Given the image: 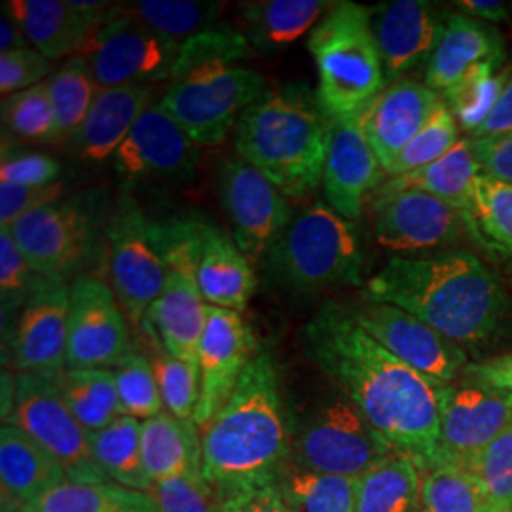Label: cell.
I'll use <instances>...</instances> for the list:
<instances>
[{
	"label": "cell",
	"mask_w": 512,
	"mask_h": 512,
	"mask_svg": "<svg viewBox=\"0 0 512 512\" xmlns=\"http://www.w3.org/2000/svg\"><path fill=\"white\" fill-rule=\"evenodd\" d=\"M306 357L355 404L368 423L421 471L437 456L440 403L448 384L427 378L378 344L349 315L327 302L302 329Z\"/></svg>",
	"instance_id": "1"
},
{
	"label": "cell",
	"mask_w": 512,
	"mask_h": 512,
	"mask_svg": "<svg viewBox=\"0 0 512 512\" xmlns=\"http://www.w3.org/2000/svg\"><path fill=\"white\" fill-rule=\"evenodd\" d=\"M361 298L408 311L463 349L488 346L511 325L509 294L469 251L393 256L366 281Z\"/></svg>",
	"instance_id": "2"
},
{
	"label": "cell",
	"mask_w": 512,
	"mask_h": 512,
	"mask_svg": "<svg viewBox=\"0 0 512 512\" xmlns=\"http://www.w3.org/2000/svg\"><path fill=\"white\" fill-rule=\"evenodd\" d=\"M291 446L274 353L258 348L230 401L202 431L203 478L217 497L272 486L291 463Z\"/></svg>",
	"instance_id": "3"
},
{
	"label": "cell",
	"mask_w": 512,
	"mask_h": 512,
	"mask_svg": "<svg viewBox=\"0 0 512 512\" xmlns=\"http://www.w3.org/2000/svg\"><path fill=\"white\" fill-rule=\"evenodd\" d=\"M330 118L304 84L266 90L236 126V150L285 198H304L323 183Z\"/></svg>",
	"instance_id": "4"
},
{
	"label": "cell",
	"mask_w": 512,
	"mask_h": 512,
	"mask_svg": "<svg viewBox=\"0 0 512 512\" xmlns=\"http://www.w3.org/2000/svg\"><path fill=\"white\" fill-rule=\"evenodd\" d=\"M363 236L355 222L327 203L315 202L294 215L262 258V270L275 287L291 294H313L361 283Z\"/></svg>",
	"instance_id": "5"
},
{
	"label": "cell",
	"mask_w": 512,
	"mask_h": 512,
	"mask_svg": "<svg viewBox=\"0 0 512 512\" xmlns=\"http://www.w3.org/2000/svg\"><path fill=\"white\" fill-rule=\"evenodd\" d=\"M308 50L319 74L315 93L330 120L359 116L387 86L366 6L332 4L313 27Z\"/></svg>",
	"instance_id": "6"
},
{
	"label": "cell",
	"mask_w": 512,
	"mask_h": 512,
	"mask_svg": "<svg viewBox=\"0 0 512 512\" xmlns=\"http://www.w3.org/2000/svg\"><path fill=\"white\" fill-rule=\"evenodd\" d=\"M291 463L327 475L361 478L397 450L336 387L291 420Z\"/></svg>",
	"instance_id": "7"
},
{
	"label": "cell",
	"mask_w": 512,
	"mask_h": 512,
	"mask_svg": "<svg viewBox=\"0 0 512 512\" xmlns=\"http://www.w3.org/2000/svg\"><path fill=\"white\" fill-rule=\"evenodd\" d=\"M150 234L164 260L165 285L141 329L150 330L175 359L198 366L207 304L196 277L194 220L150 224Z\"/></svg>",
	"instance_id": "8"
},
{
	"label": "cell",
	"mask_w": 512,
	"mask_h": 512,
	"mask_svg": "<svg viewBox=\"0 0 512 512\" xmlns=\"http://www.w3.org/2000/svg\"><path fill=\"white\" fill-rule=\"evenodd\" d=\"M266 92L264 76L239 65H209L171 80L160 105L205 147L222 143L245 110Z\"/></svg>",
	"instance_id": "9"
},
{
	"label": "cell",
	"mask_w": 512,
	"mask_h": 512,
	"mask_svg": "<svg viewBox=\"0 0 512 512\" xmlns=\"http://www.w3.org/2000/svg\"><path fill=\"white\" fill-rule=\"evenodd\" d=\"M6 423L18 427L50 452L69 480L109 482L93 459L90 433L74 418L59 391L57 376L19 372Z\"/></svg>",
	"instance_id": "10"
},
{
	"label": "cell",
	"mask_w": 512,
	"mask_h": 512,
	"mask_svg": "<svg viewBox=\"0 0 512 512\" xmlns=\"http://www.w3.org/2000/svg\"><path fill=\"white\" fill-rule=\"evenodd\" d=\"M110 287L133 327H143L152 304L165 285V264L158 253L150 222L137 202L124 194L105 226Z\"/></svg>",
	"instance_id": "11"
},
{
	"label": "cell",
	"mask_w": 512,
	"mask_h": 512,
	"mask_svg": "<svg viewBox=\"0 0 512 512\" xmlns=\"http://www.w3.org/2000/svg\"><path fill=\"white\" fill-rule=\"evenodd\" d=\"M179 52V42L150 31L110 6L78 55L90 63L93 78L103 90L169 80Z\"/></svg>",
	"instance_id": "12"
},
{
	"label": "cell",
	"mask_w": 512,
	"mask_h": 512,
	"mask_svg": "<svg viewBox=\"0 0 512 512\" xmlns=\"http://www.w3.org/2000/svg\"><path fill=\"white\" fill-rule=\"evenodd\" d=\"M511 423V391L465 376L446 385L440 403L439 446L431 467L450 465L473 473L484 450Z\"/></svg>",
	"instance_id": "13"
},
{
	"label": "cell",
	"mask_w": 512,
	"mask_h": 512,
	"mask_svg": "<svg viewBox=\"0 0 512 512\" xmlns=\"http://www.w3.org/2000/svg\"><path fill=\"white\" fill-rule=\"evenodd\" d=\"M21 253L40 277L67 283L78 277L95 249V220L84 203L55 202L10 226Z\"/></svg>",
	"instance_id": "14"
},
{
	"label": "cell",
	"mask_w": 512,
	"mask_h": 512,
	"mask_svg": "<svg viewBox=\"0 0 512 512\" xmlns=\"http://www.w3.org/2000/svg\"><path fill=\"white\" fill-rule=\"evenodd\" d=\"M349 315L397 359L427 378L454 384L463 378L467 349L448 340L416 315L384 302H346Z\"/></svg>",
	"instance_id": "15"
},
{
	"label": "cell",
	"mask_w": 512,
	"mask_h": 512,
	"mask_svg": "<svg viewBox=\"0 0 512 512\" xmlns=\"http://www.w3.org/2000/svg\"><path fill=\"white\" fill-rule=\"evenodd\" d=\"M368 202L374 213L376 241L397 253L444 249L467 234L458 211L416 188H378Z\"/></svg>",
	"instance_id": "16"
},
{
	"label": "cell",
	"mask_w": 512,
	"mask_h": 512,
	"mask_svg": "<svg viewBox=\"0 0 512 512\" xmlns=\"http://www.w3.org/2000/svg\"><path fill=\"white\" fill-rule=\"evenodd\" d=\"M131 349L124 310L107 281L78 275L71 285L67 368H109Z\"/></svg>",
	"instance_id": "17"
},
{
	"label": "cell",
	"mask_w": 512,
	"mask_h": 512,
	"mask_svg": "<svg viewBox=\"0 0 512 512\" xmlns=\"http://www.w3.org/2000/svg\"><path fill=\"white\" fill-rule=\"evenodd\" d=\"M220 198L232 220L234 239L241 253L251 264H260L275 239L293 220L287 198L245 160L224 165Z\"/></svg>",
	"instance_id": "18"
},
{
	"label": "cell",
	"mask_w": 512,
	"mask_h": 512,
	"mask_svg": "<svg viewBox=\"0 0 512 512\" xmlns=\"http://www.w3.org/2000/svg\"><path fill=\"white\" fill-rule=\"evenodd\" d=\"M255 351L253 330L239 311L207 304V323L198 351L200 403L194 412L200 433L230 401Z\"/></svg>",
	"instance_id": "19"
},
{
	"label": "cell",
	"mask_w": 512,
	"mask_h": 512,
	"mask_svg": "<svg viewBox=\"0 0 512 512\" xmlns=\"http://www.w3.org/2000/svg\"><path fill=\"white\" fill-rule=\"evenodd\" d=\"M200 145L194 143L164 107L150 105L126 141L112 156V165L126 181L188 179L200 162Z\"/></svg>",
	"instance_id": "20"
},
{
	"label": "cell",
	"mask_w": 512,
	"mask_h": 512,
	"mask_svg": "<svg viewBox=\"0 0 512 512\" xmlns=\"http://www.w3.org/2000/svg\"><path fill=\"white\" fill-rule=\"evenodd\" d=\"M71 285L44 281L19 311L12 363L23 374L59 376L67 370Z\"/></svg>",
	"instance_id": "21"
},
{
	"label": "cell",
	"mask_w": 512,
	"mask_h": 512,
	"mask_svg": "<svg viewBox=\"0 0 512 512\" xmlns=\"http://www.w3.org/2000/svg\"><path fill=\"white\" fill-rule=\"evenodd\" d=\"M384 175V167L366 139L359 116L330 120L321 183L330 209L351 222L361 219L366 202L378 190Z\"/></svg>",
	"instance_id": "22"
},
{
	"label": "cell",
	"mask_w": 512,
	"mask_h": 512,
	"mask_svg": "<svg viewBox=\"0 0 512 512\" xmlns=\"http://www.w3.org/2000/svg\"><path fill=\"white\" fill-rule=\"evenodd\" d=\"M446 16L437 4L425 0H395L370 10L385 84L401 80L421 61H429L444 31Z\"/></svg>",
	"instance_id": "23"
},
{
	"label": "cell",
	"mask_w": 512,
	"mask_h": 512,
	"mask_svg": "<svg viewBox=\"0 0 512 512\" xmlns=\"http://www.w3.org/2000/svg\"><path fill=\"white\" fill-rule=\"evenodd\" d=\"M442 101L437 92L410 78L387 84L361 114V126L385 173L420 133Z\"/></svg>",
	"instance_id": "24"
},
{
	"label": "cell",
	"mask_w": 512,
	"mask_h": 512,
	"mask_svg": "<svg viewBox=\"0 0 512 512\" xmlns=\"http://www.w3.org/2000/svg\"><path fill=\"white\" fill-rule=\"evenodd\" d=\"M196 277L209 306L245 311L256 291L255 270L236 239L209 222H194Z\"/></svg>",
	"instance_id": "25"
},
{
	"label": "cell",
	"mask_w": 512,
	"mask_h": 512,
	"mask_svg": "<svg viewBox=\"0 0 512 512\" xmlns=\"http://www.w3.org/2000/svg\"><path fill=\"white\" fill-rule=\"evenodd\" d=\"M503 57L505 42L495 27L452 12L446 16L439 44L427 61L425 86L444 93L478 65L503 63Z\"/></svg>",
	"instance_id": "26"
},
{
	"label": "cell",
	"mask_w": 512,
	"mask_h": 512,
	"mask_svg": "<svg viewBox=\"0 0 512 512\" xmlns=\"http://www.w3.org/2000/svg\"><path fill=\"white\" fill-rule=\"evenodd\" d=\"M61 463L18 427L0 429V488L2 511L25 507L63 484Z\"/></svg>",
	"instance_id": "27"
},
{
	"label": "cell",
	"mask_w": 512,
	"mask_h": 512,
	"mask_svg": "<svg viewBox=\"0 0 512 512\" xmlns=\"http://www.w3.org/2000/svg\"><path fill=\"white\" fill-rule=\"evenodd\" d=\"M44 57L80 54L105 16L78 10L73 0H10L2 4Z\"/></svg>",
	"instance_id": "28"
},
{
	"label": "cell",
	"mask_w": 512,
	"mask_h": 512,
	"mask_svg": "<svg viewBox=\"0 0 512 512\" xmlns=\"http://www.w3.org/2000/svg\"><path fill=\"white\" fill-rule=\"evenodd\" d=\"M150 97L152 90L148 86L99 90L92 109L73 137L76 152L93 164L112 158L137 120L150 107Z\"/></svg>",
	"instance_id": "29"
},
{
	"label": "cell",
	"mask_w": 512,
	"mask_h": 512,
	"mask_svg": "<svg viewBox=\"0 0 512 512\" xmlns=\"http://www.w3.org/2000/svg\"><path fill=\"white\" fill-rule=\"evenodd\" d=\"M482 173L476 162L469 139H459L458 145L433 164L410 171L401 177H393L387 183L378 186L380 190H401L416 188L427 192L440 202L450 205L465 220L469 228L475 213V186L478 175Z\"/></svg>",
	"instance_id": "30"
},
{
	"label": "cell",
	"mask_w": 512,
	"mask_h": 512,
	"mask_svg": "<svg viewBox=\"0 0 512 512\" xmlns=\"http://www.w3.org/2000/svg\"><path fill=\"white\" fill-rule=\"evenodd\" d=\"M141 450L150 480L203 475L202 433L192 420H179L167 410L141 423Z\"/></svg>",
	"instance_id": "31"
},
{
	"label": "cell",
	"mask_w": 512,
	"mask_h": 512,
	"mask_svg": "<svg viewBox=\"0 0 512 512\" xmlns=\"http://www.w3.org/2000/svg\"><path fill=\"white\" fill-rule=\"evenodd\" d=\"M323 0H262L243 8V35L258 52H277L313 31L315 21L329 12Z\"/></svg>",
	"instance_id": "32"
},
{
	"label": "cell",
	"mask_w": 512,
	"mask_h": 512,
	"mask_svg": "<svg viewBox=\"0 0 512 512\" xmlns=\"http://www.w3.org/2000/svg\"><path fill=\"white\" fill-rule=\"evenodd\" d=\"M421 478L418 461L395 452L357 478L355 512H420Z\"/></svg>",
	"instance_id": "33"
},
{
	"label": "cell",
	"mask_w": 512,
	"mask_h": 512,
	"mask_svg": "<svg viewBox=\"0 0 512 512\" xmlns=\"http://www.w3.org/2000/svg\"><path fill=\"white\" fill-rule=\"evenodd\" d=\"M2 512H158L152 495L114 482L65 480L37 501Z\"/></svg>",
	"instance_id": "34"
},
{
	"label": "cell",
	"mask_w": 512,
	"mask_h": 512,
	"mask_svg": "<svg viewBox=\"0 0 512 512\" xmlns=\"http://www.w3.org/2000/svg\"><path fill=\"white\" fill-rule=\"evenodd\" d=\"M141 423L131 416H120L105 429L92 433V454L95 463L109 478L129 490L150 494L154 482L150 480L143 450H141Z\"/></svg>",
	"instance_id": "35"
},
{
	"label": "cell",
	"mask_w": 512,
	"mask_h": 512,
	"mask_svg": "<svg viewBox=\"0 0 512 512\" xmlns=\"http://www.w3.org/2000/svg\"><path fill=\"white\" fill-rule=\"evenodd\" d=\"M57 385L74 418L90 435L126 416L114 372L109 368H67L57 376Z\"/></svg>",
	"instance_id": "36"
},
{
	"label": "cell",
	"mask_w": 512,
	"mask_h": 512,
	"mask_svg": "<svg viewBox=\"0 0 512 512\" xmlns=\"http://www.w3.org/2000/svg\"><path fill=\"white\" fill-rule=\"evenodd\" d=\"M114 10L162 37L183 44L188 38L220 25L217 21L222 4L194 0H139L118 4Z\"/></svg>",
	"instance_id": "37"
},
{
	"label": "cell",
	"mask_w": 512,
	"mask_h": 512,
	"mask_svg": "<svg viewBox=\"0 0 512 512\" xmlns=\"http://www.w3.org/2000/svg\"><path fill=\"white\" fill-rule=\"evenodd\" d=\"M272 486L293 512H355L357 478L317 473L289 463Z\"/></svg>",
	"instance_id": "38"
},
{
	"label": "cell",
	"mask_w": 512,
	"mask_h": 512,
	"mask_svg": "<svg viewBox=\"0 0 512 512\" xmlns=\"http://www.w3.org/2000/svg\"><path fill=\"white\" fill-rule=\"evenodd\" d=\"M467 234L512 266V184L480 173L475 186V213Z\"/></svg>",
	"instance_id": "39"
},
{
	"label": "cell",
	"mask_w": 512,
	"mask_h": 512,
	"mask_svg": "<svg viewBox=\"0 0 512 512\" xmlns=\"http://www.w3.org/2000/svg\"><path fill=\"white\" fill-rule=\"evenodd\" d=\"M501 63H484L461 76L454 86L440 93L446 107L454 114L459 129L469 137L480 128L494 110L512 67L497 71Z\"/></svg>",
	"instance_id": "40"
},
{
	"label": "cell",
	"mask_w": 512,
	"mask_h": 512,
	"mask_svg": "<svg viewBox=\"0 0 512 512\" xmlns=\"http://www.w3.org/2000/svg\"><path fill=\"white\" fill-rule=\"evenodd\" d=\"M46 84L59 139H73L99 93L90 63L84 57L74 55L57 73L50 76V80H46Z\"/></svg>",
	"instance_id": "41"
},
{
	"label": "cell",
	"mask_w": 512,
	"mask_h": 512,
	"mask_svg": "<svg viewBox=\"0 0 512 512\" xmlns=\"http://www.w3.org/2000/svg\"><path fill=\"white\" fill-rule=\"evenodd\" d=\"M421 505L425 512H488L486 494L475 473L450 465L423 471Z\"/></svg>",
	"instance_id": "42"
},
{
	"label": "cell",
	"mask_w": 512,
	"mask_h": 512,
	"mask_svg": "<svg viewBox=\"0 0 512 512\" xmlns=\"http://www.w3.org/2000/svg\"><path fill=\"white\" fill-rule=\"evenodd\" d=\"M143 332L147 334L148 357L154 366L165 410L179 420L194 421V412L200 403V368L175 359L150 330Z\"/></svg>",
	"instance_id": "43"
},
{
	"label": "cell",
	"mask_w": 512,
	"mask_h": 512,
	"mask_svg": "<svg viewBox=\"0 0 512 512\" xmlns=\"http://www.w3.org/2000/svg\"><path fill=\"white\" fill-rule=\"evenodd\" d=\"M112 372L126 416L145 421L164 412V401L154 366L147 353L131 346L124 359L112 368Z\"/></svg>",
	"instance_id": "44"
},
{
	"label": "cell",
	"mask_w": 512,
	"mask_h": 512,
	"mask_svg": "<svg viewBox=\"0 0 512 512\" xmlns=\"http://www.w3.org/2000/svg\"><path fill=\"white\" fill-rule=\"evenodd\" d=\"M253 50L255 48L241 31L232 29L230 25H217L181 44V52L169 80L209 65H236L241 59L251 57Z\"/></svg>",
	"instance_id": "45"
},
{
	"label": "cell",
	"mask_w": 512,
	"mask_h": 512,
	"mask_svg": "<svg viewBox=\"0 0 512 512\" xmlns=\"http://www.w3.org/2000/svg\"><path fill=\"white\" fill-rule=\"evenodd\" d=\"M458 122L454 114L446 107L444 101H440L439 107L429 118V122L420 129V133L403 148V152L397 156V160L389 167L385 175L401 177L410 171H416L420 167L433 164L440 160L444 154H448L459 141Z\"/></svg>",
	"instance_id": "46"
},
{
	"label": "cell",
	"mask_w": 512,
	"mask_h": 512,
	"mask_svg": "<svg viewBox=\"0 0 512 512\" xmlns=\"http://www.w3.org/2000/svg\"><path fill=\"white\" fill-rule=\"evenodd\" d=\"M2 120H4V126L21 139H27V141L59 139L46 82L4 99Z\"/></svg>",
	"instance_id": "47"
},
{
	"label": "cell",
	"mask_w": 512,
	"mask_h": 512,
	"mask_svg": "<svg viewBox=\"0 0 512 512\" xmlns=\"http://www.w3.org/2000/svg\"><path fill=\"white\" fill-rule=\"evenodd\" d=\"M46 279L40 277L21 253L10 228H0V298L2 313L23 310Z\"/></svg>",
	"instance_id": "48"
},
{
	"label": "cell",
	"mask_w": 512,
	"mask_h": 512,
	"mask_svg": "<svg viewBox=\"0 0 512 512\" xmlns=\"http://www.w3.org/2000/svg\"><path fill=\"white\" fill-rule=\"evenodd\" d=\"M473 473L484 488L488 512H511L512 423L484 450Z\"/></svg>",
	"instance_id": "49"
},
{
	"label": "cell",
	"mask_w": 512,
	"mask_h": 512,
	"mask_svg": "<svg viewBox=\"0 0 512 512\" xmlns=\"http://www.w3.org/2000/svg\"><path fill=\"white\" fill-rule=\"evenodd\" d=\"M150 495L158 512H220L217 494L203 475L173 476L156 482Z\"/></svg>",
	"instance_id": "50"
},
{
	"label": "cell",
	"mask_w": 512,
	"mask_h": 512,
	"mask_svg": "<svg viewBox=\"0 0 512 512\" xmlns=\"http://www.w3.org/2000/svg\"><path fill=\"white\" fill-rule=\"evenodd\" d=\"M50 59L35 48L0 54V93L4 99L42 84L50 74Z\"/></svg>",
	"instance_id": "51"
},
{
	"label": "cell",
	"mask_w": 512,
	"mask_h": 512,
	"mask_svg": "<svg viewBox=\"0 0 512 512\" xmlns=\"http://www.w3.org/2000/svg\"><path fill=\"white\" fill-rule=\"evenodd\" d=\"M63 184L46 186H23V184L0 181V228H10L27 213L52 205L61 198Z\"/></svg>",
	"instance_id": "52"
},
{
	"label": "cell",
	"mask_w": 512,
	"mask_h": 512,
	"mask_svg": "<svg viewBox=\"0 0 512 512\" xmlns=\"http://www.w3.org/2000/svg\"><path fill=\"white\" fill-rule=\"evenodd\" d=\"M61 165L52 156L38 152L4 154L0 167V181L23 186H46L57 183Z\"/></svg>",
	"instance_id": "53"
},
{
	"label": "cell",
	"mask_w": 512,
	"mask_h": 512,
	"mask_svg": "<svg viewBox=\"0 0 512 512\" xmlns=\"http://www.w3.org/2000/svg\"><path fill=\"white\" fill-rule=\"evenodd\" d=\"M482 173L503 183L512 184V133L469 139Z\"/></svg>",
	"instance_id": "54"
},
{
	"label": "cell",
	"mask_w": 512,
	"mask_h": 512,
	"mask_svg": "<svg viewBox=\"0 0 512 512\" xmlns=\"http://www.w3.org/2000/svg\"><path fill=\"white\" fill-rule=\"evenodd\" d=\"M217 499L220 512H293L275 492L274 486L245 488L220 495Z\"/></svg>",
	"instance_id": "55"
},
{
	"label": "cell",
	"mask_w": 512,
	"mask_h": 512,
	"mask_svg": "<svg viewBox=\"0 0 512 512\" xmlns=\"http://www.w3.org/2000/svg\"><path fill=\"white\" fill-rule=\"evenodd\" d=\"M463 376L512 393V353L469 363Z\"/></svg>",
	"instance_id": "56"
},
{
	"label": "cell",
	"mask_w": 512,
	"mask_h": 512,
	"mask_svg": "<svg viewBox=\"0 0 512 512\" xmlns=\"http://www.w3.org/2000/svg\"><path fill=\"white\" fill-rule=\"evenodd\" d=\"M505 133H512V71L503 92L495 103L494 110L469 139H484V137H495Z\"/></svg>",
	"instance_id": "57"
},
{
	"label": "cell",
	"mask_w": 512,
	"mask_h": 512,
	"mask_svg": "<svg viewBox=\"0 0 512 512\" xmlns=\"http://www.w3.org/2000/svg\"><path fill=\"white\" fill-rule=\"evenodd\" d=\"M454 6H458L461 14L478 21L501 23L509 16L507 4L501 0H459Z\"/></svg>",
	"instance_id": "58"
},
{
	"label": "cell",
	"mask_w": 512,
	"mask_h": 512,
	"mask_svg": "<svg viewBox=\"0 0 512 512\" xmlns=\"http://www.w3.org/2000/svg\"><path fill=\"white\" fill-rule=\"evenodd\" d=\"M33 48L29 38L25 37L23 29L19 27L18 21L10 16V12L2 6L0 16V54H10L16 50Z\"/></svg>",
	"instance_id": "59"
},
{
	"label": "cell",
	"mask_w": 512,
	"mask_h": 512,
	"mask_svg": "<svg viewBox=\"0 0 512 512\" xmlns=\"http://www.w3.org/2000/svg\"><path fill=\"white\" fill-rule=\"evenodd\" d=\"M420 512H425V511H420Z\"/></svg>",
	"instance_id": "60"
}]
</instances>
